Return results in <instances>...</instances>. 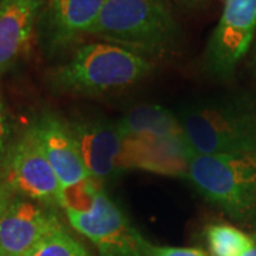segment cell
<instances>
[{
	"label": "cell",
	"mask_w": 256,
	"mask_h": 256,
	"mask_svg": "<svg viewBox=\"0 0 256 256\" xmlns=\"http://www.w3.org/2000/svg\"><path fill=\"white\" fill-rule=\"evenodd\" d=\"M175 114L192 156L256 152V97L220 92L180 104Z\"/></svg>",
	"instance_id": "obj_1"
},
{
	"label": "cell",
	"mask_w": 256,
	"mask_h": 256,
	"mask_svg": "<svg viewBox=\"0 0 256 256\" xmlns=\"http://www.w3.org/2000/svg\"><path fill=\"white\" fill-rule=\"evenodd\" d=\"M88 36L144 57H162L178 46L181 32L165 0H107Z\"/></svg>",
	"instance_id": "obj_2"
},
{
	"label": "cell",
	"mask_w": 256,
	"mask_h": 256,
	"mask_svg": "<svg viewBox=\"0 0 256 256\" xmlns=\"http://www.w3.org/2000/svg\"><path fill=\"white\" fill-rule=\"evenodd\" d=\"M144 56L107 42H94L76 48L56 68L50 82L57 92L76 97H94L131 87L152 72Z\"/></svg>",
	"instance_id": "obj_3"
},
{
	"label": "cell",
	"mask_w": 256,
	"mask_h": 256,
	"mask_svg": "<svg viewBox=\"0 0 256 256\" xmlns=\"http://www.w3.org/2000/svg\"><path fill=\"white\" fill-rule=\"evenodd\" d=\"M186 178L205 201L256 234V152L192 156Z\"/></svg>",
	"instance_id": "obj_4"
},
{
	"label": "cell",
	"mask_w": 256,
	"mask_h": 256,
	"mask_svg": "<svg viewBox=\"0 0 256 256\" xmlns=\"http://www.w3.org/2000/svg\"><path fill=\"white\" fill-rule=\"evenodd\" d=\"M63 210L70 226L101 256H151V244L101 186L92 185L87 206L66 205Z\"/></svg>",
	"instance_id": "obj_5"
},
{
	"label": "cell",
	"mask_w": 256,
	"mask_h": 256,
	"mask_svg": "<svg viewBox=\"0 0 256 256\" xmlns=\"http://www.w3.org/2000/svg\"><path fill=\"white\" fill-rule=\"evenodd\" d=\"M0 175L13 196L52 208H63L66 190L38 144L32 126L14 140L0 165Z\"/></svg>",
	"instance_id": "obj_6"
},
{
	"label": "cell",
	"mask_w": 256,
	"mask_h": 256,
	"mask_svg": "<svg viewBox=\"0 0 256 256\" xmlns=\"http://www.w3.org/2000/svg\"><path fill=\"white\" fill-rule=\"evenodd\" d=\"M256 36V0H225L220 22L204 53L205 70L228 78L249 53Z\"/></svg>",
	"instance_id": "obj_7"
},
{
	"label": "cell",
	"mask_w": 256,
	"mask_h": 256,
	"mask_svg": "<svg viewBox=\"0 0 256 256\" xmlns=\"http://www.w3.org/2000/svg\"><path fill=\"white\" fill-rule=\"evenodd\" d=\"M68 126L94 181H104L126 171L127 137L120 131L117 121L101 116H82L70 121Z\"/></svg>",
	"instance_id": "obj_8"
},
{
	"label": "cell",
	"mask_w": 256,
	"mask_h": 256,
	"mask_svg": "<svg viewBox=\"0 0 256 256\" xmlns=\"http://www.w3.org/2000/svg\"><path fill=\"white\" fill-rule=\"evenodd\" d=\"M60 222L56 208L13 196L0 215V256H28Z\"/></svg>",
	"instance_id": "obj_9"
},
{
	"label": "cell",
	"mask_w": 256,
	"mask_h": 256,
	"mask_svg": "<svg viewBox=\"0 0 256 256\" xmlns=\"http://www.w3.org/2000/svg\"><path fill=\"white\" fill-rule=\"evenodd\" d=\"M32 128L64 190H77L94 181L67 121L56 114L44 112L37 117Z\"/></svg>",
	"instance_id": "obj_10"
},
{
	"label": "cell",
	"mask_w": 256,
	"mask_h": 256,
	"mask_svg": "<svg viewBox=\"0 0 256 256\" xmlns=\"http://www.w3.org/2000/svg\"><path fill=\"white\" fill-rule=\"evenodd\" d=\"M107 0H47L38 22L43 44L60 52L88 36Z\"/></svg>",
	"instance_id": "obj_11"
},
{
	"label": "cell",
	"mask_w": 256,
	"mask_h": 256,
	"mask_svg": "<svg viewBox=\"0 0 256 256\" xmlns=\"http://www.w3.org/2000/svg\"><path fill=\"white\" fill-rule=\"evenodd\" d=\"M47 0H0V77L28 50Z\"/></svg>",
	"instance_id": "obj_12"
},
{
	"label": "cell",
	"mask_w": 256,
	"mask_h": 256,
	"mask_svg": "<svg viewBox=\"0 0 256 256\" xmlns=\"http://www.w3.org/2000/svg\"><path fill=\"white\" fill-rule=\"evenodd\" d=\"M117 126L127 138L184 137L175 111L158 104H142L131 108L117 121Z\"/></svg>",
	"instance_id": "obj_13"
},
{
	"label": "cell",
	"mask_w": 256,
	"mask_h": 256,
	"mask_svg": "<svg viewBox=\"0 0 256 256\" xmlns=\"http://www.w3.org/2000/svg\"><path fill=\"white\" fill-rule=\"evenodd\" d=\"M210 256H244L255 246L246 232L228 224H214L205 230Z\"/></svg>",
	"instance_id": "obj_14"
},
{
	"label": "cell",
	"mask_w": 256,
	"mask_h": 256,
	"mask_svg": "<svg viewBox=\"0 0 256 256\" xmlns=\"http://www.w3.org/2000/svg\"><path fill=\"white\" fill-rule=\"evenodd\" d=\"M28 256H92L90 252L60 222L46 235Z\"/></svg>",
	"instance_id": "obj_15"
},
{
	"label": "cell",
	"mask_w": 256,
	"mask_h": 256,
	"mask_svg": "<svg viewBox=\"0 0 256 256\" xmlns=\"http://www.w3.org/2000/svg\"><path fill=\"white\" fill-rule=\"evenodd\" d=\"M14 140L16 138L13 136V127L10 122V117L6 110L2 92H0V165L3 164Z\"/></svg>",
	"instance_id": "obj_16"
},
{
	"label": "cell",
	"mask_w": 256,
	"mask_h": 256,
	"mask_svg": "<svg viewBox=\"0 0 256 256\" xmlns=\"http://www.w3.org/2000/svg\"><path fill=\"white\" fill-rule=\"evenodd\" d=\"M151 256H208L202 249L198 248H181V246H150Z\"/></svg>",
	"instance_id": "obj_17"
},
{
	"label": "cell",
	"mask_w": 256,
	"mask_h": 256,
	"mask_svg": "<svg viewBox=\"0 0 256 256\" xmlns=\"http://www.w3.org/2000/svg\"><path fill=\"white\" fill-rule=\"evenodd\" d=\"M12 198H13V194L8 186V184L4 182L3 176L0 175V215L3 214V210H6V206L9 205Z\"/></svg>",
	"instance_id": "obj_18"
},
{
	"label": "cell",
	"mask_w": 256,
	"mask_h": 256,
	"mask_svg": "<svg viewBox=\"0 0 256 256\" xmlns=\"http://www.w3.org/2000/svg\"><path fill=\"white\" fill-rule=\"evenodd\" d=\"M249 52L250 53H249V58H248V68H249L250 73L256 76V36L255 40H254V44H252Z\"/></svg>",
	"instance_id": "obj_19"
},
{
	"label": "cell",
	"mask_w": 256,
	"mask_h": 256,
	"mask_svg": "<svg viewBox=\"0 0 256 256\" xmlns=\"http://www.w3.org/2000/svg\"><path fill=\"white\" fill-rule=\"evenodd\" d=\"M244 256H256V245L252 248V249H249V250H248L246 254H245Z\"/></svg>",
	"instance_id": "obj_20"
}]
</instances>
